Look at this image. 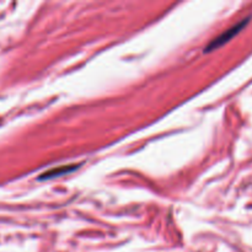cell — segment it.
I'll return each mask as SVG.
<instances>
[{"mask_svg": "<svg viewBox=\"0 0 252 252\" xmlns=\"http://www.w3.org/2000/svg\"><path fill=\"white\" fill-rule=\"evenodd\" d=\"M250 21V17H246V19H244L243 21L238 22L236 25H234L233 27H230L229 30H226L225 32H223L221 34H219L218 37H216V38L213 39V41L211 42V43L208 44V46L206 47V49H204V52H211V51H214L216 48H218V47L223 46L224 43H226V42L229 41V39L233 38L234 36H236V34L239 33V32L241 31V30L245 27V25L248 24V22Z\"/></svg>", "mask_w": 252, "mask_h": 252, "instance_id": "obj_1", "label": "cell"}, {"mask_svg": "<svg viewBox=\"0 0 252 252\" xmlns=\"http://www.w3.org/2000/svg\"><path fill=\"white\" fill-rule=\"evenodd\" d=\"M76 169H78V165H64V166L54 167V169H51L39 175L38 180H41V181H43V180H51L54 179V177L62 176V175L69 174V172H73Z\"/></svg>", "mask_w": 252, "mask_h": 252, "instance_id": "obj_2", "label": "cell"}]
</instances>
